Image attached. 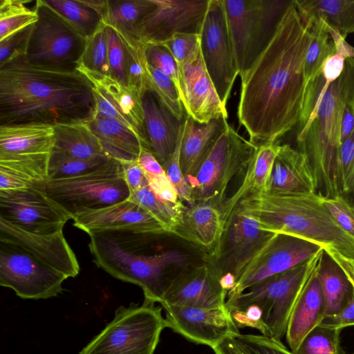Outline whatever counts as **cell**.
Listing matches in <instances>:
<instances>
[{
    "mask_svg": "<svg viewBox=\"0 0 354 354\" xmlns=\"http://www.w3.org/2000/svg\"><path fill=\"white\" fill-rule=\"evenodd\" d=\"M224 230L220 209L207 203L184 205L180 222L172 234L194 245L211 256Z\"/></svg>",
    "mask_w": 354,
    "mask_h": 354,
    "instance_id": "obj_26",
    "label": "cell"
},
{
    "mask_svg": "<svg viewBox=\"0 0 354 354\" xmlns=\"http://www.w3.org/2000/svg\"><path fill=\"white\" fill-rule=\"evenodd\" d=\"M324 250L342 268L354 288V257L343 254L335 249Z\"/></svg>",
    "mask_w": 354,
    "mask_h": 354,
    "instance_id": "obj_59",
    "label": "cell"
},
{
    "mask_svg": "<svg viewBox=\"0 0 354 354\" xmlns=\"http://www.w3.org/2000/svg\"><path fill=\"white\" fill-rule=\"evenodd\" d=\"M149 186L160 198L176 203L180 200L178 192L166 173L154 176H148Z\"/></svg>",
    "mask_w": 354,
    "mask_h": 354,
    "instance_id": "obj_53",
    "label": "cell"
},
{
    "mask_svg": "<svg viewBox=\"0 0 354 354\" xmlns=\"http://www.w3.org/2000/svg\"><path fill=\"white\" fill-rule=\"evenodd\" d=\"M76 71L81 73L111 76L104 26L86 38Z\"/></svg>",
    "mask_w": 354,
    "mask_h": 354,
    "instance_id": "obj_41",
    "label": "cell"
},
{
    "mask_svg": "<svg viewBox=\"0 0 354 354\" xmlns=\"http://www.w3.org/2000/svg\"><path fill=\"white\" fill-rule=\"evenodd\" d=\"M113 160L107 156L91 159L73 158L53 150L49 161L48 180L71 178L97 171Z\"/></svg>",
    "mask_w": 354,
    "mask_h": 354,
    "instance_id": "obj_39",
    "label": "cell"
},
{
    "mask_svg": "<svg viewBox=\"0 0 354 354\" xmlns=\"http://www.w3.org/2000/svg\"><path fill=\"white\" fill-rule=\"evenodd\" d=\"M228 125L225 117L200 123L186 113L180 156V167L186 180L195 173Z\"/></svg>",
    "mask_w": 354,
    "mask_h": 354,
    "instance_id": "obj_29",
    "label": "cell"
},
{
    "mask_svg": "<svg viewBox=\"0 0 354 354\" xmlns=\"http://www.w3.org/2000/svg\"><path fill=\"white\" fill-rule=\"evenodd\" d=\"M322 202L337 224L354 238V209L346 196L326 198Z\"/></svg>",
    "mask_w": 354,
    "mask_h": 354,
    "instance_id": "obj_50",
    "label": "cell"
},
{
    "mask_svg": "<svg viewBox=\"0 0 354 354\" xmlns=\"http://www.w3.org/2000/svg\"><path fill=\"white\" fill-rule=\"evenodd\" d=\"M274 234L262 230L239 207L235 209L225 223L215 252L205 257V260L227 294L245 268Z\"/></svg>",
    "mask_w": 354,
    "mask_h": 354,
    "instance_id": "obj_12",
    "label": "cell"
},
{
    "mask_svg": "<svg viewBox=\"0 0 354 354\" xmlns=\"http://www.w3.org/2000/svg\"><path fill=\"white\" fill-rule=\"evenodd\" d=\"M82 74L93 87L95 115L123 124L136 135L142 147L147 149L142 96L111 76L89 73Z\"/></svg>",
    "mask_w": 354,
    "mask_h": 354,
    "instance_id": "obj_19",
    "label": "cell"
},
{
    "mask_svg": "<svg viewBox=\"0 0 354 354\" xmlns=\"http://www.w3.org/2000/svg\"><path fill=\"white\" fill-rule=\"evenodd\" d=\"M155 8L138 26L139 40L158 44L178 32L200 34L209 0H153Z\"/></svg>",
    "mask_w": 354,
    "mask_h": 354,
    "instance_id": "obj_18",
    "label": "cell"
},
{
    "mask_svg": "<svg viewBox=\"0 0 354 354\" xmlns=\"http://www.w3.org/2000/svg\"><path fill=\"white\" fill-rule=\"evenodd\" d=\"M148 71L149 91L154 93L160 102L178 120H184L186 112L174 82L149 64Z\"/></svg>",
    "mask_w": 354,
    "mask_h": 354,
    "instance_id": "obj_44",
    "label": "cell"
},
{
    "mask_svg": "<svg viewBox=\"0 0 354 354\" xmlns=\"http://www.w3.org/2000/svg\"><path fill=\"white\" fill-rule=\"evenodd\" d=\"M0 218L37 234H51L62 231L71 219L34 187L0 190Z\"/></svg>",
    "mask_w": 354,
    "mask_h": 354,
    "instance_id": "obj_17",
    "label": "cell"
},
{
    "mask_svg": "<svg viewBox=\"0 0 354 354\" xmlns=\"http://www.w3.org/2000/svg\"><path fill=\"white\" fill-rule=\"evenodd\" d=\"M162 308L144 300L120 306L113 319L79 354H153L167 323Z\"/></svg>",
    "mask_w": 354,
    "mask_h": 354,
    "instance_id": "obj_8",
    "label": "cell"
},
{
    "mask_svg": "<svg viewBox=\"0 0 354 354\" xmlns=\"http://www.w3.org/2000/svg\"><path fill=\"white\" fill-rule=\"evenodd\" d=\"M317 266L297 298L288 320L286 338L292 351L298 348L305 337L319 326L325 317V305Z\"/></svg>",
    "mask_w": 354,
    "mask_h": 354,
    "instance_id": "obj_28",
    "label": "cell"
},
{
    "mask_svg": "<svg viewBox=\"0 0 354 354\" xmlns=\"http://www.w3.org/2000/svg\"><path fill=\"white\" fill-rule=\"evenodd\" d=\"M145 52L147 63L170 78L179 93L178 66L169 50L160 44H146Z\"/></svg>",
    "mask_w": 354,
    "mask_h": 354,
    "instance_id": "obj_47",
    "label": "cell"
},
{
    "mask_svg": "<svg viewBox=\"0 0 354 354\" xmlns=\"http://www.w3.org/2000/svg\"><path fill=\"white\" fill-rule=\"evenodd\" d=\"M54 144L53 126L0 125V166L17 171L35 183L46 181Z\"/></svg>",
    "mask_w": 354,
    "mask_h": 354,
    "instance_id": "obj_13",
    "label": "cell"
},
{
    "mask_svg": "<svg viewBox=\"0 0 354 354\" xmlns=\"http://www.w3.org/2000/svg\"><path fill=\"white\" fill-rule=\"evenodd\" d=\"M138 162L147 177L158 176L165 173L162 166L154 156L143 147L141 148Z\"/></svg>",
    "mask_w": 354,
    "mask_h": 354,
    "instance_id": "obj_57",
    "label": "cell"
},
{
    "mask_svg": "<svg viewBox=\"0 0 354 354\" xmlns=\"http://www.w3.org/2000/svg\"><path fill=\"white\" fill-rule=\"evenodd\" d=\"M320 326L339 330L354 326V295L339 313L324 317Z\"/></svg>",
    "mask_w": 354,
    "mask_h": 354,
    "instance_id": "obj_55",
    "label": "cell"
},
{
    "mask_svg": "<svg viewBox=\"0 0 354 354\" xmlns=\"http://www.w3.org/2000/svg\"><path fill=\"white\" fill-rule=\"evenodd\" d=\"M44 1L86 38L104 26L98 12L84 0Z\"/></svg>",
    "mask_w": 354,
    "mask_h": 354,
    "instance_id": "obj_38",
    "label": "cell"
},
{
    "mask_svg": "<svg viewBox=\"0 0 354 354\" xmlns=\"http://www.w3.org/2000/svg\"><path fill=\"white\" fill-rule=\"evenodd\" d=\"M142 102L148 143L147 150L163 166L175 150L185 119L178 120L151 91L144 94Z\"/></svg>",
    "mask_w": 354,
    "mask_h": 354,
    "instance_id": "obj_27",
    "label": "cell"
},
{
    "mask_svg": "<svg viewBox=\"0 0 354 354\" xmlns=\"http://www.w3.org/2000/svg\"><path fill=\"white\" fill-rule=\"evenodd\" d=\"M354 97V58L319 96L307 122L297 135L298 150L311 169L316 192L323 198L344 196L341 172V121L346 102Z\"/></svg>",
    "mask_w": 354,
    "mask_h": 354,
    "instance_id": "obj_4",
    "label": "cell"
},
{
    "mask_svg": "<svg viewBox=\"0 0 354 354\" xmlns=\"http://www.w3.org/2000/svg\"><path fill=\"white\" fill-rule=\"evenodd\" d=\"M161 306L165 314L167 327L194 343L212 348L227 337L239 332L226 307Z\"/></svg>",
    "mask_w": 354,
    "mask_h": 354,
    "instance_id": "obj_20",
    "label": "cell"
},
{
    "mask_svg": "<svg viewBox=\"0 0 354 354\" xmlns=\"http://www.w3.org/2000/svg\"><path fill=\"white\" fill-rule=\"evenodd\" d=\"M86 124L104 154L121 163L137 161L142 145L136 135L120 122L95 115Z\"/></svg>",
    "mask_w": 354,
    "mask_h": 354,
    "instance_id": "obj_31",
    "label": "cell"
},
{
    "mask_svg": "<svg viewBox=\"0 0 354 354\" xmlns=\"http://www.w3.org/2000/svg\"><path fill=\"white\" fill-rule=\"evenodd\" d=\"M308 20L313 21V26L311 40L304 62L306 86L321 73L322 67L326 59L336 52L334 41L328 33L325 22L317 18Z\"/></svg>",
    "mask_w": 354,
    "mask_h": 354,
    "instance_id": "obj_36",
    "label": "cell"
},
{
    "mask_svg": "<svg viewBox=\"0 0 354 354\" xmlns=\"http://www.w3.org/2000/svg\"><path fill=\"white\" fill-rule=\"evenodd\" d=\"M237 207L263 230L300 237L354 257V238L337 224L316 192L261 193L243 199Z\"/></svg>",
    "mask_w": 354,
    "mask_h": 354,
    "instance_id": "obj_5",
    "label": "cell"
},
{
    "mask_svg": "<svg viewBox=\"0 0 354 354\" xmlns=\"http://www.w3.org/2000/svg\"><path fill=\"white\" fill-rule=\"evenodd\" d=\"M73 221L75 227L88 234L105 230L167 234L157 220L140 205L130 199L83 213Z\"/></svg>",
    "mask_w": 354,
    "mask_h": 354,
    "instance_id": "obj_24",
    "label": "cell"
},
{
    "mask_svg": "<svg viewBox=\"0 0 354 354\" xmlns=\"http://www.w3.org/2000/svg\"><path fill=\"white\" fill-rule=\"evenodd\" d=\"M200 35L205 68L226 106L239 73L223 0H209Z\"/></svg>",
    "mask_w": 354,
    "mask_h": 354,
    "instance_id": "obj_15",
    "label": "cell"
},
{
    "mask_svg": "<svg viewBox=\"0 0 354 354\" xmlns=\"http://www.w3.org/2000/svg\"><path fill=\"white\" fill-rule=\"evenodd\" d=\"M122 164L124 178L130 192L149 186L147 177L138 160Z\"/></svg>",
    "mask_w": 354,
    "mask_h": 354,
    "instance_id": "obj_56",
    "label": "cell"
},
{
    "mask_svg": "<svg viewBox=\"0 0 354 354\" xmlns=\"http://www.w3.org/2000/svg\"><path fill=\"white\" fill-rule=\"evenodd\" d=\"M312 26L291 1L266 47L240 76L237 117L257 146L277 142L300 122Z\"/></svg>",
    "mask_w": 354,
    "mask_h": 354,
    "instance_id": "obj_1",
    "label": "cell"
},
{
    "mask_svg": "<svg viewBox=\"0 0 354 354\" xmlns=\"http://www.w3.org/2000/svg\"><path fill=\"white\" fill-rule=\"evenodd\" d=\"M279 146L277 142L258 145L240 186L220 209L224 225L241 201L264 192Z\"/></svg>",
    "mask_w": 354,
    "mask_h": 354,
    "instance_id": "obj_30",
    "label": "cell"
},
{
    "mask_svg": "<svg viewBox=\"0 0 354 354\" xmlns=\"http://www.w3.org/2000/svg\"><path fill=\"white\" fill-rule=\"evenodd\" d=\"M29 1H0V41L34 24L38 19L35 4L30 8Z\"/></svg>",
    "mask_w": 354,
    "mask_h": 354,
    "instance_id": "obj_40",
    "label": "cell"
},
{
    "mask_svg": "<svg viewBox=\"0 0 354 354\" xmlns=\"http://www.w3.org/2000/svg\"><path fill=\"white\" fill-rule=\"evenodd\" d=\"M314 192L315 183L305 156L288 144L280 145L263 193L299 195Z\"/></svg>",
    "mask_w": 354,
    "mask_h": 354,
    "instance_id": "obj_25",
    "label": "cell"
},
{
    "mask_svg": "<svg viewBox=\"0 0 354 354\" xmlns=\"http://www.w3.org/2000/svg\"><path fill=\"white\" fill-rule=\"evenodd\" d=\"M155 6L153 0H106L102 21L113 28L122 41L136 45L142 43L138 37V26Z\"/></svg>",
    "mask_w": 354,
    "mask_h": 354,
    "instance_id": "obj_32",
    "label": "cell"
},
{
    "mask_svg": "<svg viewBox=\"0 0 354 354\" xmlns=\"http://www.w3.org/2000/svg\"><path fill=\"white\" fill-rule=\"evenodd\" d=\"M322 249L318 244L302 238L275 233L245 268L235 286L228 292L227 297L241 294L259 283L294 268Z\"/></svg>",
    "mask_w": 354,
    "mask_h": 354,
    "instance_id": "obj_16",
    "label": "cell"
},
{
    "mask_svg": "<svg viewBox=\"0 0 354 354\" xmlns=\"http://www.w3.org/2000/svg\"><path fill=\"white\" fill-rule=\"evenodd\" d=\"M300 15L320 19L343 37L354 33V0H292Z\"/></svg>",
    "mask_w": 354,
    "mask_h": 354,
    "instance_id": "obj_34",
    "label": "cell"
},
{
    "mask_svg": "<svg viewBox=\"0 0 354 354\" xmlns=\"http://www.w3.org/2000/svg\"><path fill=\"white\" fill-rule=\"evenodd\" d=\"M324 249L308 260L227 297L226 306L252 305L259 310L265 336L281 341L301 290L317 268Z\"/></svg>",
    "mask_w": 354,
    "mask_h": 354,
    "instance_id": "obj_6",
    "label": "cell"
},
{
    "mask_svg": "<svg viewBox=\"0 0 354 354\" xmlns=\"http://www.w3.org/2000/svg\"><path fill=\"white\" fill-rule=\"evenodd\" d=\"M257 147L229 124L195 173L187 179L192 203H207L220 209L227 199L230 183L238 173L245 171Z\"/></svg>",
    "mask_w": 354,
    "mask_h": 354,
    "instance_id": "obj_10",
    "label": "cell"
},
{
    "mask_svg": "<svg viewBox=\"0 0 354 354\" xmlns=\"http://www.w3.org/2000/svg\"><path fill=\"white\" fill-rule=\"evenodd\" d=\"M68 278L23 249L0 242V285L22 299H40L57 296Z\"/></svg>",
    "mask_w": 354,
    "mask_h": 354,
    "instance_id": "obj_14",
    "label": "cell"
},
{
    "mask_svg": "<svg viewBox=\"0 0 354 354\" xmlns=\"http://www.w3.org/2000/svg\"><path fill=\"white\" fill-rule=\"evenodd\" d=\"M346 196L347 197L351 205H352L353 208L354 209V187H353L351 193Z\"/></svg>",
    "mask_w": 354,
    "mask_h": 354,
    "instance_id": "obj_61",
    "label": "cell"
},
{
    "mask_svg": "<svg viewBox=\"0 0 354 354\" xmlns=\"http://www.w3.org/2000/svg\"><path fill=\"white\" fill-rule=\"evenodd\" d=\"M54 128L53 151L77 159L106 156L86 123L59 124Z\"/></svg>",
    "mask_w": 354,
    "mask_h": 354,
    "instance_id": "obj_35",
    "label": "cell"
},
{
    "mask_svg": "<svg viewBox=\"0 0 354 354\" xmlns=\"http://www.w3.org/2000/svg\"><path fill=\"white\" fill-rule=\"evenodd\" d=\"M32 25L24 59L45 68L76 71L86 38L44 0L35 1Z\"/></svg>",
    "mask_w": 354,
    "mask_h": 354,
    "instance_id": "obj_11",
    "label": "cell"
},
{
    "mask_svg": "<svg viewBox=\"0 0 354 354\" xmlns=\"http://www.w3.org/2000/svg\"><path fill=\"white\" fill-rule=\"evenodd\" d=\"M227 297L219 279L205 261L178 272L160 304L218 308L225 307Z\"/></svg>",
    "mask_w": 354,
    "mask_h": 354,
    "instance_id": "obj_22",
    "label": "cell"
},
{
    "mask_svg": "<svg viewBox=\"0 0 354 354\" xmlns=\"http://www.w3.org/2000/svg\"><path fill=\"white\" fill-rule=\"evenodd\" d=\"M339 160L344 196L354 187V131L340 147Z\"/></svg>",
    "mask_w": 354,
    "mask_h": 354,
    "instance_id": "obj_52",
    "label": "cell"
},
{
    "mask_svg": "<svg viewBox=\"0 0 354 354\" xmlns=\"http://www.w3.org/2000/svg\"><path fill=\"white\" fill-rule=\"evenodd\" d=\"M215 354H248L230 335L212 348Z\"/></svg>",
    "mask_w": 354,
    "mask_h": 354,
    "instance_id": "obj_60",
    "label": "cell"
},
{
    "mask_svg": "<svg viewBox=\"0 0 354 354\" xmlns=\"http://www.w3.org/2000/svg\"><path fill=\"white\" fill-rule=\"evenodd\" d=\"M95 113L92 85L77 71L32 65L24 57L0 67V125L86 123Z\"/></svg>",
    "mask_w": 354,
    "mask_h": 354,
    "instance_id": "obj_2",
    "label": "cell"
},
{
    "mask_svg": "<svg viewBox=\"0 0 354 354\" xmlns=\"http://www.w3.org/2000/svg\"><path fill=\"white\" fill-rule=\"evenodd\" d=\"M32 25L0 41V67L24 56Z\"/></svg>",
    "mask_w": 354,
    "mask_h": 354,
    "instance_id": "obj_51",
    "label": "cell"
},
{
    "mask_svg": "<svg viewBox=\"0 0 354 354\" xmlns=\"http://www.w3.org/2000/svg\"><path fill=\"white\" fill-rule=\"evenodd\" d=\"M129 199L136 202L157 220L167 234H172L178 226L182 209L183 201L174 203L158 197L149 186L131 192Z\"/></svg>",
    "mask_w": 354,
    "mask_h": 354,
    "instance_id": "obj_37",
    "label": "cell"
},
{
    "mask_svg": "<svg viewBox=\"0 0 354 354\" xmlns=\"http://www.w3.org/2000/svg\"><path fill=\"white\" fill-rule=\"evenodd\" d=\"M354 131V97L348 100L344 107L341 121V143Z\"/></svg>",
    "mask_w": 354,
    "mask_h": 354,
    "instance_id": "obj_58",
    "label": "cell"
},
{
    "mask_svg": "<svg viewBox=\"0 0 354 354\" xmlns=\"http://www.w3.org/2000/svg\"><path fill=\"white\" fill-rule=\"evenodd\" d=\"M154 234L128 230H105L88 234L93 262L112 277L140 286L145 300L161 303L175 275L170 271L188 257L178 250H153Z\"/></svg>",
    "mask_w": 354,
    "mask_h": 354,
    "instance_id": "obj_3",
    "label": "cell"
},
{
    "mask_svg": "<svg viewBox=\"0 0 354 354\" xmlns=\"http://www.w3.org/2000/svg\"><path fill=\"white\" fill-rule=\"evenodd\" d=\"M317 274L325 305V317L343 309L352 299L354 288L345 272L324 249Z\"/></svg>",
    "mask_w": 354,
    "mask_h": 354,
    "instance_id": "obj_33",
    "label": "cell"
},
{
    "mask_svg": "<svg viewBox=\"0 0 354 354\" xmlns=\"http://www.w3.org/2000/svg\"><path fill=\"white\" fill-rule=\"evenodd\" d=\"M200 34L178 32L171 35L165 41L158 44L167 48L178 65H180L185 62L200 49Z\"/></svg>",
    "mask_w": 354,
    "mask_h": 354,
    "instance_id": "obj_48",
    "label": "cell"
},
{
    "mask_svg": "<svg viewBox=\"0 0 354 354\" xmlns=\"http://www.w3.org/2000/svg\"><path fill=\"white\" fill-rule=\"evenodd\" d=\"M122 41L124 48L126 86L143 96L149 91L148 64L145 52L146 44L131 45Z\"/></svg>",
    "mask_w": 354,
    "mask_h": 354,
    "instance_id": "obj_42",
    "label": "cell"
},
{
    "mask_svg": "<svg viewBox=\"0 0 354 354\" xmlns=\"http://www.w3.org/2000/svg\"><path fill=\"white\" fill-rule=\"evenodd\" d=\"M354 354V353H353Z\"/></svg>",
    "mask_w": 354,
    "mask_h": 354,
    "instance_id": "obj_62",
    "label": "cell"
},
{
    "mask_svg": "<svg viewBox=\"0 0 354 354\" xmlns=\"http://www.w3.org/2000/svg\"><path fill=\"white\" fill-rule=\"evenodd\" d=\"M223 1L236 66L241 76L266 47L291 1Z\"/></svg>",
    "mask_w": 354,
    "mask_h": 354,
    "instance_id": "obj_9",
    "label": "cell"
},
{
    "mask_svg": "<svg viewBox=\"0 0 354 354\" xmlns=\"http://www.w3.org/2000/svg\"><path fill=\"white\" fill-rule=\"evenodd\" d=\"M178 66L179 95L186 113L195 121L206 123L220 117L227 118L205 68L201 48Z\"/></svg>",
    "mask_w": 354,
    "mask_h": 354,
    "instance_id": "obj_21",
    "label": "cell"
},
{
    "mask_svg": "<svg viewBox=\"0 0 354 354\" xmlns=\"http://www.w3.org/2000/svg\"><path fill=\"white\" fill-rule=\"evenodd\" d=\"M185 120L182 124L174 151L162 166L167 176L175 187L180 200L187 204H192V191L183 173L180 162V147L183 136Z\"/></svg>",
    "mask_w": 354,
    "mask_h": 354,
    "instance_id": "obj_46",
    "label": "cell"
},
{
    "mask_svg": "<svg viewBox=\"0 0 354 354\" xmlns=\"http://www.w3.org/2000/svg\"><path fill=\"white\" fill-rule=\"evenodd\" d=\"M74 220L79 215L129 199L131 192L122 164L113 160L103 169L33 186Z\"/></svg>",
    "mask_w": 354,
    "mask_h": 354,
    "instance_id": "obj_7",
    "label": "cell"
},
{
    "mask_svg": "<svg viewBox=\"0 0 354 354\" xmlns=\"http://www.w3.org/2000/svg\"><path fill=\"white\" fill-rule=\"evenodd\" d=\"M0 242L15 245L68 277L80 272L77 259L63 230L51 234H37L24 230L0 218Z\"/></svg>",
    "mask_w": 354,
    "mask_h": 354,
    "instance_id": "obj_23",
    "label": "cell"
},
{
    "mask_svg": "<svg viewBox=\"0 0 354 354\" xmlns=\"http://www.w3.org/2000/svg\"><path fill=\"white\" fill-rule=\"evenodd\" d=\"M35 184L29 177L10 168L0 166V190L29 188Z\"/></svg>",
    "mask_w": 354,
    "mask_h": 354,
    "instance_id": "obj_54",
    "label": "cell"
},
{
    "mask_svg": "<svg viewBox=\"0 0 354 354\" xmlns=\"http://www.w3.org/2000/svg\"><path fill=\"white\" fill-rule=\"evenodd\" d=\"M231 335L248 354H295L281 341L263 335L242 334L239 332Z\"/></svg>",
    "mask_w": 354,
    "mask_h": 354,
    "instance_id": "obj_45",
    "label": "cell"
},
{
    "mask_svg": "<svg viewBox=\"0 0 354 354\" xmlns=\"http://www.w3.org/2000/svg\"><path fill=\"white\" fill-rule=\"evenodd\" d=\"M104 32L107 43L111 77L123 85H126L123 43L116 32L111 27L104 26Z\"/></svg>",
    "mask_w": 354,
    "mask_h": 354,
    "instance_id": "obj_49",
    "label": "cell"
},
{
    "mask_svg": "<svg viewBox=\"0 0 354 354\" xmlns=\"http://www.w3.org/2000/svg\"><path fill=\"white\" fill-rule=\"evenodd\" d=\"M341 330L319 325L292 352L295 354H345L340 342Z\"/></svg>",
    "mask_w": 354,
    "mask_h": 354,
    "instance_id": "obj_43",
    "label": "cell"
}]
</instances>
